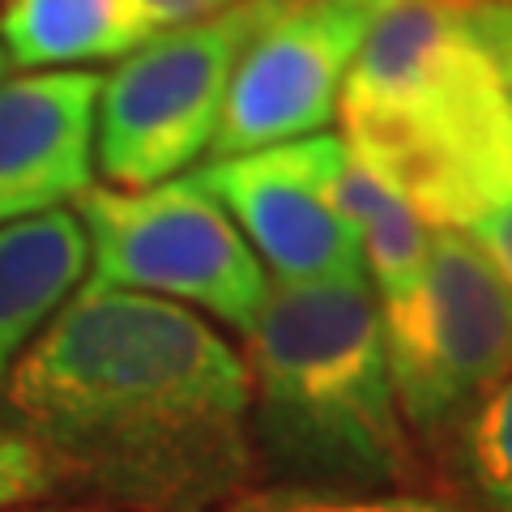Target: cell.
Returning a JSON list of instances; mask_svg holds the SVG:
<instances>
[{
	"mask_svg": "<svg viewBox=\"0 0 512 512\" xmlns=\"http://www.w3.org/2000/svg\"><path fill=\"white\" fill-rule=\"evenodd\" d=\"M248 367L184 303L77 286L0 384L60 487L124 512H218L256 487Z\"/></svg>",
	"mask_w": 512,
	"mask_h": 512,
	"instance_id": "obj_1",
	"label": "cell"
},
{
	"mask_svg": "<svg viewBox=\"0 0 512 512\" xmlns=\"http://www.w3.org/2000/svg\"><path fill=\"white\" fill-rule=\"evenodd\" d=\"M248 338V427L256 466L278 487L431 491L402 423L367 278L269 282Z\"/></svg>",
	"mask_w": 512,
	"mask_h": 512,
	"instance_id": "obj_2",
	"label": "cell"
},
{
	"mask_svg": "<svg viewBox=\"0 0 512 512\" xmlns=\"http://www.w3.org/2000/svg\"><path fill=\"white\" fill-rule=\"evenodd\" d=\"M376 308L402 423L444 474L474 414L512 376V291L466 231L436 227L419 286Z\"/></svg>",
	"mask_w": 512,
	"mask_h": 512,
	"instance_id": "obj_3",
	"label": "cell"
},
{
	"mask_svg": "<svg viewBox=\"0 0 512 512\" xmlns=\"http://www.w3.org/2000/svg\"><path fill=\"white\" fill-rule=\"evenodd\" d=\"M342 141L427 227L461 231L512 201V94L466 35L397 103L342 116Z\"/></svg>",
	"mask_w": 512,
	"mask_h": 512,
	"instance_id": "obj_4",
	"label": "cell"
},
{
	"mask_svg": "<svg viewBox=\"0 0 512 512\" xmlns=\"http://www.w3.org/2000/svg\"><path fill=\"white\" fill-rule=\"evenodd\" d=\"M282 5L286 0H235L214 18L158 30L103 77L94 163L107 188L175 180L210 150L235 64Z\"/></svg>",
	"mask_w": 512,
	"mask_h": 512,
	"instance_id": "obj_5",
	"label": "cell"
},
{
	"mask_svg": "<svg viewBox=\"0 0 512 512\" xmlns=\"http://www.w3.org/2000/svg\"><path fill=\"white\" fill-rule=\"evenodd\" d=\"M77 222L86 231V282L180 299L248 333L269 278L231 214L192 175L150 188H86Z\"/></svg>",
	"mask_w": 512,
	"mask_h": 512,
	"instance_id": "obj_6",
	"label": "cell"
},
{
	"mask_svg": "<svg viewBox=\"0 0 512 512\" xmlns=\"http://www.w3.org/2000/svg\"><path fill=\"white\" fill-rule=\"evenodd\" d=\"M380 0H286L244 47L210 141L235 158L316 137L338 116V94Z\"/></svg>",
	"mask_w": 512,
	"mask_h": 512,
	"instance_id": "obj_7",
	"label": "cell"
},
{
	"mask_svg": "<svg viewBox=\"0 0 512 512\" xmlns=\"http://www.w3.org/2000/svg\"><path fill=\"white\" fill-rule=\"evenodd\" d=\"M342 150V137L316 133L286 146L214 158L192 171V180L231 214L256 261L274 269L278 282L363 278L359 235L329 197Z\"/></svg>",
	"mask_w": 512,
	"mask_h": 512,
	"instance_id": "obj_8",
	"label": "cell"
},
{
	"mask_svg": "<svg viewBox=\"0 0 512 512\" xmlns=\"http://www.w3.org/2000/svg\"><path fill=\"white\" fill-rule=\"evenodd\" d=\"M99 86L90 69L0 82V227L60 210L90 188Z\"/></svg>",
	"mask_w": 512,
	"mask_h": 512,
	"instance_id": "obj_9",
	"label": "cell"
},
{
	"mask_svg": "<svg viewBox=\"0 0 512 512\" xmlns=\"http://www.w3.org/2000/svg\"><path fill=\"white\" fill-rule=\"evenodd\" d=\"M90 269L73 210H47L0 227V384Z\"/></svg>",
	"mask_w": 512,
	"mask_h": 512,
	"instance_id": "obj_10",
	"label": "cell"
},
{
	"mask_svg": "<svg viewBox=\"0 0 512 512\" xmlns=\"http://www.w3.org/2000/svg\"><path fill=\"white\" fill-rule=\"evenodd\" d=\"M154 35L137 0H5L0 47L9 64L43 73L47 64L128 56Z\"/></svg>",
	"mask_w": 512,
	"mask_h": 512,
	"instance_id": "obj_11",
	"label": "cell"
},
{
	"mask_svg": "<svg viewBox=\"0 0 512 512\" xmlns=\"http://www.w3.org/2000/svg\"><path fill=\"white\" fill-rule=\"evenodd\" d=\"M329 197H333V210L346 218V227L359 235L363 269L372 274L376 299H397L414 291L427 265L431 235H427V222L402 201V192L384 184L350 150H342L329 180Z\"/></svg>",
	"mask_w": 512,
	"mask_h": 512,
	"instance_id": "obj_12",
	"label": "cell"
},
{
	"mask_svg": "<svg viewBox=\"0 0 512 512\" xmlns=\"http://www.w3.org/2000/svg\"><path fill=\"white\" fill-rule=\"evenodd\" d=\"M440 483L474 512H512V376L474 414Z\"/></svg>",
	"mask_w": 512,
	"mask_h": 512,
	"instance_id": "obj_13",
	"label": "cell"
},
{
	"mask_svg": "<svg viewBox=\"0 0 512 512\" xmlns=\"http://www.w3.org/2000/svg\"><path fill=\"white\" fill-rule=\"evenodd\" d=\"M218 512H474L448 491H308V487H265L244 491Z\"/></svg>",
	"mask_w": 512,
	"mask_h": 512,
	"instance_id": "obj_14",
	"label": "cell"
},
{
	"mask_svg": "<svg viewBox=\"0 0 512 512\" xmlns=\"http://www.w3.org/2000/svg\"><path fill=\"white\" fill-rule=\"evenodd\" d=\"M56 491H60V483H56V470L47 466V457L18 427H9L0 419V512L39 504Z\"/></svg>",
	"mask_w": 512,
	"mask_h": 512,
	"instance_id": "obj_15",
	"label": "cell"
},
{
	"mask_svg": "<svg viewBox=\"0 0 512 512\" xmlns=\"http://www.w3.org/2000/svg\"><path fill=\"white\" fill-rule=\"evenodd\" d=\"M466 235L474 239L478 252L495 265V274H500L508 282V291H512V201L495 205V210L483 214V218H474L466 227Z\"/></svg>",
	"mask_w": 512,
	"mask_h": 512,
	"instance_id": "obj_16",
	"label": "cell"
},
{
	"mask_svg": "<svg viewBox=\"0 0 512 512\" xmlns=\"http://www.w3.org/2000/svg\"><path fill=\"white\" fill-rule=\"evenodd\" d=\"M235 0H137V9L146 13V22L158 30H175V26H188V22H201V18H214Z\"/></svg>",
	"mask_w": 512,
	"mask_h": 512,
	"instance_id": "obj_17",
	"label": "cell"
},
{
	"mask_svg": "<svg viewBox=\"0 0 512 512\" xmlns=\"http://www.w3.org/2000/svg\"><path fill=\"white\" fill-rule=\"evenodd\" d=\"M9 77V56H5V47H0V82Z\"/></svg>",
	"mask_w": 512,
	"mask_h": 512,
	"instance_id": "obj_18",
	"label": "cell"
}]
</instances>
